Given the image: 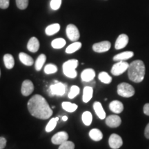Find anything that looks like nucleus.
Segmentation results:
<instances>
[{
    "instance_id": "obj_1",
    "label": "nucleus",
    "mask_w": 149,
    "mask_h": 149,
    "mask_svg": "<svg viewBox=\"0 0 149 149\" xmlns=\"http://www.w3.org/2000/svg\"><path fill=\"white\" fill-rule=\"evenodd\" d=\"M28 109L33 117L47 120L53 115V111L46 100L40 95H35L28 102Z\"/></svg>"
},
{
    "instance_id": "obj_2",
    "label": "nucleus",
    "mask_w": 149,
    "mask_h": 149,
    "mask_svg": "<svg viewBox=\"0 0 149 149\" xmlns=\"http://www.w3.org/2000/svg\"><path fill=\"white\" fill-rule=\"evenodd\" d=\"M145 72V65L141 60H135L129 64L128 68V76L129 79L133 82H141L144 79Z\"/></svg>"
},
{
    "instance_id": "obj_3",
    "label": "nucleus",
    "mask_w": 149,
    "mask_h": 149,
    "mask_svg": "<svg viewBox=\"0 0 149 149\" xmlns=\"http://www.w3.org/2000/svg\"><path fill=\"white\" fill-rule=\"evenodd\" d=\"M78 66L77 59H70L66 61L63 64V72L66 77L69 78H75L77 75L76 68Z\"/></svg>"
},
{
    "instance_id": "obj_4",
    "label": "nucleus",
    "mask_w": 149,
    "mask_h": 149,
    "mask_svg": "<svg viewBox=\"0 0 149 149\" xmlns=\"http://www.w3.org/2000/svg\"><path fill=\"white\" fill-rule=\"evenodd\" d=\"M135 88L128 83H121L117 86V94L123 97H130L135 95Z\"/></svg>"
},
{
    "instance_id": "obj_5",
    "label": "nucleus",
    "mask_w": 149,
    "mask_h": 149,
    "mask_svg": "<svg viewBox=\"0 0 149 149\" xmlns=\"http://www.w3.org/2000/svg\"><path fill=\"white\" fill-rule=\"evenodd\" d=\"M66 84L61 82H57L52 84L49 88V94L51 96H63L66 93Z\"/></svg>"
},
{
    "instance_id": "obj_6",
    "label": "nucleus",
    "mask_w": 149,
    "mask_h": 149,
    "mask_svg": "<svg viewBox=\"0 0 149 149\" xmlns=\"http://www.w3.org/2000/svg\"><path fill=\"white\" fill-rule=\"evenodd\" d=\"M129 67V64L124 61H120L113 65L111 68V73L115 76H119L124 73Z\"/></svg>"
},
{
    "instance_id": "obj_7",
    "label": "nucleus",
    "mask_w": 149,
    "mask_h": 149,
    "mask_svg": "<svg viewBox=\"0 0 149 149\" xmlns=\"http://www.w3.org/2000/svg\"><path fill=\"white\" fill-rule=\"evenodd\" d=\"M66 35L68 38L72 42H77L80 37L79 31L74 24H68L66 27Z\"/></svg>"
},
{
    "instance_id": "obj_8",
    "label": "nucleus",
    "mask_w": 149,
    "mask_h": 149,
    "mask_svg": "<svg viewBox=\"0 0 149 149\" xmlns=\"http://www.w3.org/2000/svg\"><path fill=\"white\" fill-rule=\"evenodd\" d=\"M111 47V42L109 41H103V42L96 43L93 44V50L96 53H104L109 51Z\"/></svg>"
},
{
    "instance_id": "obj_9",
    "label": "nucleus",
    "mask_w": 149,
    "mask_h": 149,
    "mask_svg": "<svg viewBox=\"0 0 149 149\" xmlns=\"http://www.w3.org/2000/svg\"><path fill=\"white\" fill-rule=\"evenodd\" d=\"M109 146L113 149L120 148L123 144V141L122 137L117 134L113 133L110 136L109 139Z\"/></svg>"
},
{
    "instance_id": "obj_10",
    "label": "nucleus",
    "mask_w": 149,
    "mask_h": 149,
    "mask_svg": "<svg viewBox=\"0 0 149 149\" xmlns=\"http://www.w3.org/2000/svg\"><path fill=\"white\" fill-rule=\"evenodd\" d=\"M68 139V135L66 132L61 131L55 134L51 139L52 143L54 144L60 145Z\"/></svg>"
},
{
    "instance_id": "obj_11",
    "label": "nucleus",
    "mask_w": 149,
    "mask_h": 149,
    "mask_svg": "<svg viewBox=\"0 0 149 149\" xmlns=\"http://www.w3.org/2000/svg\"><path fill=\"white\" fill-rule=\"evenodd\" d=\"M121 117L116 115H109L106 118V124L110 128H117L121 125Z\"/></svg>"
},
{
    "instance_id": "obj_12",
    "label": "nucleus",
    "mask_w": 149,
    "mask_h": 149,
    "mask_svg": "<svg viewBox=\"0 0 149 149\" xmlns=\"http://www.w3.org/2000/svg\"><path fill=\"white\" fill-rule=\"evenodd\" d=\"M34 91V85L31 80L26 79L23 81L22 85L21 92L24 96H29Z\"/></svg>"
},
{
    "instance_id": "obj_13",
    "label": "nucleus",
    "mask_w": 149,
    "mask_h": 149,
    "mask_svg": "<svg viewBox=\"0 0 149 149\" xmlns=\"http://www.w3.org/2000/svg\"><path fill=\"white\" fill-rule=\"evenodd\" d=\"M128 37L126 34H121L117 37L115 44V48L117 50H120L125 48L128 43Z\"/></svg>"
},
{
    "instance_id": "obj_14",
    "label": "nucleus",
    "mask_w": 149,
    "mask_h": 149,
    "mask_svg": "<svg viewBox=\"0 0 149 149\" xmlns=\"http://www.w3.org/2000/svg\"><path fill=\"white\" fill-rule=\"evenodd\" d=\"M95 77V72L92 68L84 70L81 74V80L84 82H91Z\"/></svg>"
},
{
    "instance_id": "obj_15",
    "label": "nucleus",
    "mask_w": 149,
    "mask_h": 149,
    "mask_svg": "<svg viewBox=\"0 0 149 149\" xmlns=\"http://www.w3.org/2000/svg\"><path fill=\"white\" fill-rule=\"evenodd\" d=\"M109 109L112 112L117 113H121L124 110V105L122 102L118 100H113L109 104Z\"/></svg>"
},
{
    "instance_id": "obj_16",
    "label": "nucleus",
    "mask_w": 149,
    "mask_h": 149,
    "mask_svg": "<svg viewBox=\"0 0 149 149\" xmlns=\"http://www.w3.org/2000/svg\"><path fill=\"white\" fill-rule=\"evenodd\" d=\"M27 48L29 51L32 53H36L40 48V42L36 37H33L30 39L27 44Z\"/></svg>"
},
{
    "instance_id": "obj_17",
    "label": "nucleus",
    "mask_w": 149,
    "mask_h": 149,
    "mask_svg": "<svg viewBox=\"0 0 149 149\" xmlns=\"http://www.w3.org/2000/svg\"><path fill=\"white\" fill-rule=\"evenodd\" d=\"M93 109L100 120H104L106 118V113L102 107V104L99 102H95L93 104Z\"/></svg>"
},
{
    "instance_id": "obj_18",
    "label": "nucleus",
    "mask_w": 149,
    "mask_h": 149,
    "mask_svg": "<svg viewBox=\"0 0 149 149\" xmlns=\"http://www.w3.org/2000/svg\"><path fill=\"white\" fill-rule=\"evenodd\" d=\"M134 55L133 52L132 51H125L123 53H119L117 55H115L113 57V60L116 61H125L127 59L133 57Z\"/></svg>"
},
{
    "instance_id": "obj_19",
    "label": "nucleus",
    "mask_w": 149,
    "mask_h": 149,
    "mask_svg": "<svg viewBox=\"0 0 149 149\" xmlns=\"http://www.w3.org/2000/svg\"><path fill=\"white\" fill-rule=\"evenodd\" d=\"M19 60L22 61V64L26 65V66H31L34 63V60H33L32 57L25 53H20L19 55Z\"/></svg>"
},
{
    "instance_id": "obj_20",
    "label": "nucleus",
    "mask_w": 149,
    "mask_h": 149,
    "mask_svg": "<svg viewBox=\"0 0 149 149\" xmlns=\"http://www.w3.org/2000/svg\"><path fill=\"white\" fill-rule=\"evenodd\" d=\"M93 88L92 86H86L83 91V97L82 100L84 103L88 102L93 97Z\"/></svg>"
},
{
    "instance_id": "obj_21",
    "label": "nucleus",
    "mask_w": 149,
    "mask_h": 149,
    "mask_svg": "<svg viewBox=\"0 0 149 149\" xmlns=\"http://www.w3.org/2000/svg\"><path fill=\"white\" fill-rule=\"evenodd\" d=\"M89 136L93 141H95L102 140L103 138V134H102V131L97 128H93V129L91 130V131L89 132Z\"/></svg>"
},
{
    "instance_id": "obj_22",
    "label": "nucleus",
    "mask_w": 149,
    "mask_h": 149,
    "mask_svg": "<svg viewBox=\"0 0 149 149\" xmlns=\"http://www.w3.org/2000/svg\"><path fill=\"white\" fill-rule=\"evenodd\" d=\"M59 30H60V25L59 24H53L46 27L45 32L48 36H51L59 32Z\"/></svg>"
},
{
    "instance_id": "obj_23",
    "label": "nucleus",
    "mask_w": 149,
    "mask_h": 149,
    "mask_svg": "<svg viewBox=\"0 0 149 149\" xmlns=\"http://www.w3.org/2000/svg\"><path fill=\"white\" fill-rule=\"evenodd\" d=\"M3 62H4L6 68L8 69H12L15 66L14 58L10 54H6L3 56Z\"/></svg>"
},
{
    "instance_id": "obj_24",
    "label": "nucleus",
    "mask_w": 149,
    "mask_h": 149,
    "mask_svg": "<svg viewBox=\"0 0 149 149\" xmlns=\"http://www.w3.org/2000/svg\"><path fill=\"white\" fill-rule=\"evenodd\" d=\"M46 56L44 54H41L37 57L36 61H35V69L37 71H40L42 69L43 66H44V63L46 62Z\"/></svg>"
},
{
    "instance_id": "obj_25",
    "label": "nucleus",
    "mask_w": 149,
    "mask_h": 149,
    "mask_svg": "<svg viewBox=\"0 0 149 149\" xmlns=\"http://www.w3.org/2000/svg\"><path fill=\"white\" fill-rule=\"evenodd\" d=\"M81 48V43L79 42H74V43L70 44L66 48V53L68 54L73 53L74 52L77 51Z\"/></svg>"
},
{
    "instance_id": "obj_26",
    "label": "nucleus",
    "mask_w": 149,
    "mask_h": 149,
    "mask_svg": "<svg viewBox=\"0 0 149 149\" xmlns=\"http://www.w3.org/2000/svg\"><path fill=\"white\" fill-rule=\"evenodd\" d=\"M66 40L63 38H57L51 43L52 47L55 49H60L66 45Z\"/></svg>"
},
{
    "instance_id": "obj_27",
    "label": "nucleus",
    "mask_w": 149,
    "mask_h": 149,
    "mask_svg": "<svg viewBox=\"0 0 149 149\" xmlns=\"http://www.w3.org/2000/svg\"><path fill=\"white\" fill-rule=\"evenodd\" d=\"M81 120L86 126H90L93 121V115L91 112H84L82 115H81Z\"/></svg>"
},
{
    "instance_id": "obj_28",
    "label": "nucleus",
    "mask_w": 149,
    "mask_h": 149,
    "mask_svg": "<svg viewBox=\"0 0 149 149\" xmlns=\"http://www.w3.org/2000/svg\"><path fill=\"white\" fill-rule=\"evenodd\" d=\"M61 106H62L63 109L67 112H69V113H72V112L75 111L78 107L77 104L70 103V102H63Z\"/></svg>"
},
{
    "instance_id": "obj_29",
    "label": "nucleus",
    "mask_w": 149,
    "mask_h": 149,
    "mask_svg": "<svg viewBox=\"0 0 149 149\" xmlns=\"http://www.w3.org/2000/svg\"><path fill=\"white\" fill-rule=\"evenodd\" d=\"M59 120V117H54V118H52L51 120L49 121V122L48 123V124L46 126V131L48 132V133H50L52 130L55 129V128L57 126V122Z\"/></svg>"
},
{
    "instance_id": "obj_30",
    "label": "nucleus",
    "mask_w": 149,
    "mask_h": 149,
    "mask_svg": "<svg viewBox=\"0 0 149 149\" xmlns=\"http://www.w3.org/2000/svg\"><path fill=\"white\" fill-rule=\"evenodd\" d=\"M98 78L102 83L110 84L112 81V77L107 72H101L98 75Z\"/></svg>"
},
{
    "instance_id": "obj_31",
    "label": "nucleus",
    "mask_w": 149,
    "mask_h": 149,
    "mask_svg": "<svg viewBox=\"0 0 149 149\" xmlns=\"http://www.w3.org/2000/svg\"><path fill=\"white\" fill-rule=\"evenodd\" d=\"M57 71V67L55 64H47L44 68V72L46 74H53Z\"/></svg>"
},
{
    "instance_id": "obj_32",
    "label": "nucleus",
    "mask_w": 149,
    "mask_h": 149,
    "mask_svg": "<svg viewBox=\"0 0 149 149\" xmlns=\"http://www.w3.org/2000/svg\"><path fill=\"white\" fill-rule=\"evenodd\" d=\"M80 89L77 86H72L70 89V92L68 93V97L70 99H73L78 95L79 93Z\"/></svg>"
},
{
    "instance_id": "obj_33",
    "label": "nucleus",
    "mask_w": 149,
    "mask_h": 149,
    "mask_svg": "<svg viewBox=\"0 0 149 149\" xmlns=\"http://www.w3.org/2000/svg\"><path fill=\"white\" fill-rule=\"evenodd\" d=\"M16 4L18 8L24 10L29 6V0H16Z\"/></svg>"
},
{
    "instance_id": "obj_34",
    "label": "nucleus",
    "mask_w": 149,
    "mask_h": 149,
    "mask_svg": "<svg viewBox=\"0 0 149 149\" xmlns=\"http://www.w3.org/2000/svg\"><path fill=\"white\" fill-rule=\"evenodd\" d=\"M74 144L73 142L70 141H66L65 142L60 144L58 149H74Z\"/></svg>"
},
{
    "instance_id": "obj_35",
    "label": "nucleus",
    "mask_w": 149,
    "mask_h": 149,
    "mask_svg": "<svg viewBox=\"0 0 149 149\" xmlns=\"http://www.w3.org/2000/svg\"><path fill=\"white\" fill-rule=\"evenodd\" d=\"M61 5V0H51L50 6L52 10H57L60 8Z\"/></svg>"
},
{
    "instance_id": "obj_36",
    "label": "nucleus",
    "mask_w": 149,
    "mask_h": 149,
    "mask_svg": "<svg viewBox=\"0 0 149 149\" xmlns=\"http://www.w3.org/2000/svg\"><path fill=\"white\" fill-rule=\"evenodd\" d=\"M9 4H10V0H0V8H8Z\"/></svg>"
},
{
    "instance_id": "obj_37",
    "label": "nucleus",
    "mask_w": 149,
    "mask_h": 149,
    "mask_svg": "<svg viewBox=\"0 0 149 149\" xmlns=\"http://www.w3.org/2000/svg\"><path fill=\"white\" fill-rule=\"evenodd\" d=\"M6 145V139L4 137H0V149H3Z\"/></svg>"
},
{
    "instance_id": "obj_38",
    "label": "nucleus",
    "mask_w": 149,
    "mask_h": 149,
    "mask_svg": "<svg viewBox=\"0 0 149 149\" xmlns=\"http://www.w3.org/2000/svg\"><path fill=\"white\" fill-rule=\"evenodd\" d=\"M143 111H144V113L145 115L149 116V103L145 104V105L144 106Z\"/></svg>"
},
{
    "instance_id": "obj_39",
    "label": "nucleus",
    "mask_w": 149,
    "mask_h": 149,
    "mask_svg": "<svg viewBox=\"0 0 149 149\" xmlns=\"http://www.w3.org/2000/svg\"><path fill=\"white\" fill-rule=\"evenodd\" d=\"M144 136L145 137L149 139V123L147 124L144 130Z\"/></svg>"
},
{
    "instance_id": "obj_40",
    "label": "nucleus",
    "mask_w": 149,
    "mask_h": 149,
    "mask_svg": "<svg viewBox=\"0 0 149 149\" xmlns=\"http://www.w3.org/2000/svg\"><path fill=\"white\" fill-rule=\"evenodd\" d=\"M62 120L64 121V122H66V121L68 120V117H67V116H66V115H64V116L62 117Z\"/></svg>"
},
{
    "instance_id": "obj_41",
    "label": "nucleus",
    "mask_w": 149,
    "mask_h": 149,
    "mask_svg": "<svg viewBox=\"0 0 149 149\" xmlns=\"http://www.w3.org/2000/svg\"><path fill=\"white\" fill-rule=\"evenodd\" d=\"M0 77H1V70H0Z\"/></svg>"
}]
</instances>
